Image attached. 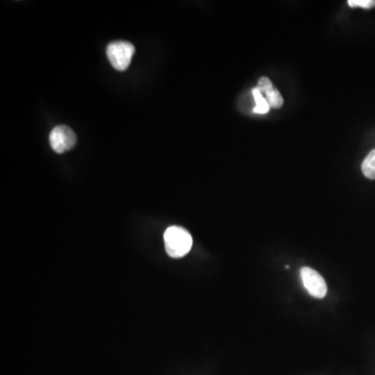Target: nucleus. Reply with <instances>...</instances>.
I'll return each instance as SVG.
<instances>
[{
  "instance_id": "nucleus-5",
  "label": "nucleus",
  "mask_w": 375,
  "mask_h": 375,
  "mask_svg": "<svg viewBox=\"0 0 375 375\" xmlns=\"http://www.w3.org/2000/svg\"><path fill=\"white\" fill-rule=\"evenodd\" d=\"M362 171L367 179H375V150L367 155L362 164Z\"/></svg>"
},
{
  "instance_id": "nucleus-2",
  "label": "nucleus",
  "mask_w": 375,
  "mask_h": 375,
  "mask_svg": "<svg viewBox=\"0 0 375 375\" xmlns=\"http://www.w3.org/2000/svg\"><path fill=\"white\" fill-rule=\"evenodd\" d=\"M134 53V45L126 41L112 42L106 48V55L111 65L118 71L128 69Z\"/></svg>"
},
{
  "instance_id": "nucleus-1",
  "label": "nucleus",
  "mask_w": 375,
  "mask_h": 375,
  "mask_svg": "<svg viewBox=\"0 0 375 375\" xmlns=\"http://www.w3.org/2000/svg\"><path fill=\"white\" fill-rule=\"evenodd\" d=\"M164 242L167 254L171 257H185L192 248L193 239L190 233L179 226H170L164 234Z\"/></svg>"
},
{
  "instance_id": "nucleus-4",
  "label": "nucleus",
  "mask_w": 375,
  "mask_h": 375,
  "mask_svg": "<svg viewBox=\"0 0 375 375\" xmlns=\"http://www.w3.org/2000/svg\"><path fill=\"white\" fill-rule=\"evenodd\" d=\"M301 277L303 286L308 294L315 298H323L328 293V285L325 281L316 270L310 267H303L301 269Z\"/></svg>"
},
{
  "instance_id": "nucleus-6",
  "label": "nucleus",
  "mask_w": 375,
  "mask_h": 375,
  "mask_svg": "<svg viewBox=\"0 0 375 375\" xmlns=\"http://www.w3.org/2000/svg\"><path fill=\"white\" fill-rule=\"evenodd\" d=\"M252 95H254L257 104L256 108H254V113H257V114H267L270 106L263 94L257 88H254L252 90Z\"/></svg>"
},
{
  "instance_id": "nucleus-8",
  "label": "nucleus",
  "mask_w": 375,
  "mask_h": 375,
  "mask_svg": "<svg viewBox=\"0 0 375 375\" xmlns=\"http://www.w3.org/2000/svg\"><path fill=\"white\" fill-rule=\"evenodd\" d=\"M352 8L371 9L375 6V0H348Z\"/></svg>"
},
{
  "instance_id": "nucleus-3",
  "label": "nucleus",
  "mask_w": 375,
  "mask_h": 375,
  "mask_svg": "<svg viewBox=\"0 0 375 375\" xmlns=\"http://www.w3.org/2000/svg\"><path fill=\"white\" fill-rule=\"evenodd\" d=\"M50 146L57 154H63L72 150L77 144V136L70 128L60 125L53 128L50 136Z\"/></svg>"
},
{
  "instance_id": "nucleus-7",
  "label": "nucleus",
  "mask_w": 375,
  "mask_h": 375,
  "mask_svg": "<svg viewBox=\"0 0 375 375\" xmlns=\"http://www.w3.org/2000/svg\"><path fill=\"white\" fill-rule=\"evenodd\" d=\"M265 95L266 101H267L270 108H279L283 106V96H281V93H279L276 89H272V90L269 91V92L265 93Z\"/></svg>"
},
{
  "instance_id": "nucleus-9",
  "label": "nucleus",
  "mask_w": 375,
  "mask_h": 375,
  "mask_svg": "<svg viewBox=\"0 0 375 375\" xmlns=\"http://www.w3.org/2000/svg\"><path fill=\"white\" fill-rule=\"evenodd\" d=\"M257 89L262 94H264V93L269 92V91H272L274 88H273L272 83L268 77H261L259 84H257Z\"/></svg>"
}]
</instances>
